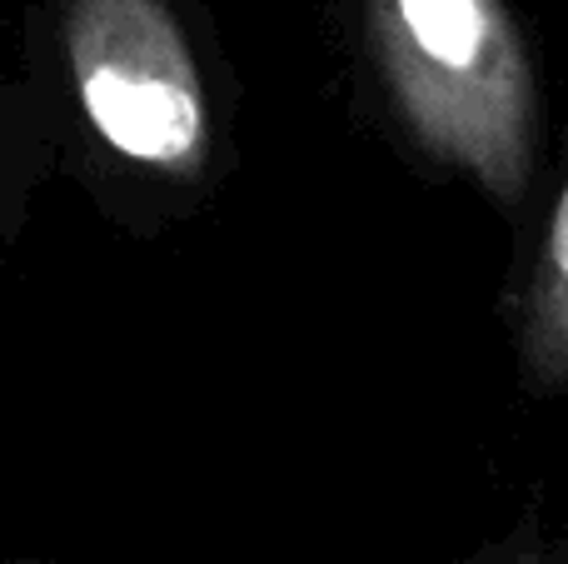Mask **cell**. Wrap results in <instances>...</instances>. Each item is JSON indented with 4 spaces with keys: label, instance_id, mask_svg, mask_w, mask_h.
I'll return each mask as SVG.
<instances>
[{
    "label": "cell",
    "instance_id": "4",
    "mask_svg": "<svg viewBox=\"0 0 568 564\" xmlns=\"http://www.w3.org/2000/svg\"><path fill=\"white\" fill-rule=\"evenodd\" d=\"M464 564H568V520L524 515Z\"/></svg>",
    "mask_w": 568,
    "mask_h": 564
},
{
    "label": "cell",
    "instance_id": "2",
    "mask_svg": "<svg viewBox=\"0 0 568 564\" xmlns=\"http://www.w3.org/2000/svg\"><path fill=\"white\" fill-rule=\"evenodd\" d=\"M65 56L105 150L175 185L205 175L215 155L210 85L165 0H70Z\"/></svg>",
    "mask_w": 568,
    "mask_h": 564
},
{
    "label": "cell",
    "instance_id": "1",
    "mask_svg": "<svg viewBox=\"0 0 568 564\" xmlns=\"http://www.w3.org/2000/svg\"><path fill=\"white\" fill-rule=\"evenodd\" d=\"M374 110L404 155L464 180L509 225L544 200L549 120L534 50L504 0H359Z\"/></svg>",
    "mask_w": 568,
    "mask_h": 564
},
{
    "label": "cell",
    "instance_id": "3",
    "mask_svg": "<svg viewBox=\"0 0 568 564\" xmlns=\"http://www.w3.org/2000/svg\"><path fill=\"white\" fill-rule=\"evenodd\" d=\"M514 365L519 385L539 400L568 395V170L544 190L529 220V255L514 280Z\"/></svg>",
    "mask_w": 568,
    "mask_h": 564
},
{
    "label": "cell",
    "instance_id": "5",
    "mask_svg": "<svg viewBox=\"0 0 568 564\" xmlns=\"http://www.w3.org/2000/svg\"><path fill=\"white\" fill-rule=\"evenodd\" d=\"M0 564H16V560H0Z\"/></svg>",
    "mask_w": 568,
    "mask_h": 564
}]
</instances>
